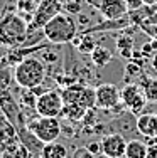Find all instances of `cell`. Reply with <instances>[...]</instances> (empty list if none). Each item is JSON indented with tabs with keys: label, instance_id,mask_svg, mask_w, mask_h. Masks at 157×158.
<instances>
[{
	"label": "cell",
	"instance_id": "obj_1",
	"mask_svg": "<svg viewBox=\"0 0 157 158\" xmlns=\"http://www.w3.org/2000/svg\"><path fill=\"white\" fill-rule=\"evenodd\" d=\"M44 39L54 46L71 44L78 37V24L74 20V15L59 12L42 27Z\"/></svg>",
	"mask_w": 157,
	"mask_h": 158
},
{
	"label": "cell",
	"instance_id": "obj_2",
	"mask_svg": "<svg viewBox=\"0 0 157 158\" xmlns=\"http://www.w3.org/2000/svg\"><path fill=\"white\" fill-rule=\"evenodd\" d=\"M29 37V20L20 14H5L0 19V46L22 47Z\"/></svg>",
	"mask_w": 157,
	"mask_h": 158
},
{
	"label": "cell",
	"instance_id": "obj_3",
	"mask_svg": "<svg viewBox=\"0 0 157 158\" xmlns=\"http://www.w3.org/2000/svg\"><path fill=\"white\" fill-rule=\"evenodd\" d=\"M46 62L39 57H25L14 69V79L22 89H37L46 79Z\"/></svg>",
	"mask_w": 157,
	"mask_h": 158
},
{
	"label": "cell",
	"instance_id": "obj_4",
	"mask_svg": "<svg viewBox=\"0 0 157 158\" xmlns=\"http://www.w3.org/2000/svg\"><path fill=\"white\" fill-rule=\"evenodd\" d=\"M27 128L41 143H52L58 141L61 136V123L58 118H46V116H37L27 123Z\"/></svg>",
	"mask_w": 157,
	"mask_h": 158
},
{
	"label": "cell",
	"instance_id": "obj_5",
	"mask_svg": "<svg viewBox=\"0 0 157 158\" xmlns=\"http://www.w3.org/2000/svg\"><path fill=\"white\" fill-rule=\"evenodd\" d=\"M64 110V98L63 93L49 89L44 91L42 94L37 96L36 101V114L46 116V118H59Z\"/></svg>",
	"mask_w": 157,
	"mask_h": 158
},
{
	"label": "cell",
	"instance_id": "obj_6",
	"mask_svg": "<svg viewBox=\"0 0 157 158\" xmlns=\"http://www.w3.org/2000/svg\"><path fill=\"white\" fill-rule=\"evenodd\" d=\"M63 7H64L63 0H42L39 3V7L36 9L32 19L29 20V34H32V32L39 31L41 27H44L56 14L61 12Z\"/></svg>",
	"mask_w": 157,
	"mask_h": 158
},
{
	"label": "cell",
	"instance_id": "obj_7",
	"mask_svg": "<svg viewBox=\"0 0 157 158\" xmlns=\"http://www.w3.org/2000/svg\"><path fill=\"white\" fill-rule=\"evenodd\" d=\"M63 98H64V104H74V106H81L85 110L95 108V89L88 88V86L71 84L63 91Z\"/></svg>",
	"mask_w": 157,
	"mask_h": 158
},
{
	"label": "cell",
	"instance_id": "obj_8",
	"mask_svg": "<svg viewBox=\"0 0 157 158\" xmlns=\"http://www.w3.org/2000/svg\"><path fill=\"white\" fill-rule=\"evenodd\" d=\"M120 101L132 114H142V111L147 106V99H145L144 93H142L140 86L137 82H130L125 84L120 91Z\"/></svg>",
	"mask_w": 157,
	"mask_h": 158
},
{
	"label": "cell",
	"instance_id": "obj_9",
	"mask_svg": "<svg viewBox=\"0 0 157 158\" xmlns=\"http://www.w3.org/2000/svg\"><path fill=\"white\" fill-rule=\"evenodd\" d=\"M120 89L111 82H105L95 88V106L98 110H117L120 106Z\"/></svg>",
	"mask_w": 157,
	"mask_h": 158
},
{
	"label": "cell",
	"instance_id": "obj_10",
	"mask_svg": "<svg viewBox=\"0 0 157 158\" xmlns=\"http://www.w3.org/2000/svg\"><path fill=\"white\" fill-rule=\"evenodd\" d=\"M102 145V155L107 158H122L125 156V148H127V141L125 136L120 133H110L105 135L100 140Z\"/></svg>",
	"mask_w": 157,
	"mask_h": 158
},
{
	"label": "cell",
	"instance_id": "obj_11",
	"mask_svg": "<svg viewBox=\"0 0 157 158\" xmlns=\"http://www.w3.org/2000/svg\"><path fill=\"white\" fill-rule=\"evenodd\" d=\"M98 12L103 15L105 20H117L125 17L130 10L127 0H103L102 5L98 7Z\"/></svg>",
	"mask_w": 157,
	"mask_h": 158
},
{
	"label": "cell",
	"instance_id": "obj_12",
	"mask_svg": "<svg viewBox=\"0 0 157 158\" xmlns=\"http://www.w3.org/2000/svg\"><path fill=\"white\" fill-rule=\"evenodd\" d=\"M137 131L145 138H157V125H155V113H142L137 116L135 121Z\"/></svg>",
	"mask_w": 157,
	"mask_h": 158
},
{
	"label": "cell",
	"instance_id": "obj_13",
	"mask_svg": "<svg viewBox=\"0 0 157 158\" xmlns=\"http://www.w3.org/2000/svg\"><path fill=\"white\" fill-rule=\"evenodd\" d=\"M17 136H19V133H17L15 125H14L5 114L0 116V146H2V148L10 146L17 140Z\"/></svg>",
	"mask_w": 157,
	"mask_h": 158
},
{
	"label": "cell",
	"instance_id": "obj_14",
	"mask_svg": "<svg viewBox=\"0 0 157 158\" xmlns=\"http://www.w3.org/2000/svg\"><path fill=\"white\" fill-rule=\"evenodd\" d=\"M39 158H68V148L59 141L44 143L41 146Z\"/></svg>",
	"mask_w": 157,
	"mask_h": 158
},
{
	"label": "cell",
	"instance_id": "obj_15",
	"mask_svg": "<svg viewBox=\"0 0 157 158\" xmlns=\"http://www.w3.org/2000/svg\"><path fill=\"white\" fill-rule=\"evenodd\" d=\"M139 86L144 93L147 103H157V77L152 76H142V79L139 81Z\"/></svg>",
	"mask_w": 157,
	"mask_h": 158
},
{
	"label": "cell",
	"instance_id": "obj_16",
	"mask_svg": "<svg viewBox=\"0 0 157 158\" xmlns=\"http://www.w3.org/2000/svg\"><path fill=\"white\" fill-rule=\"evenodd\" d=\"M125 158H149V145L140 140L127 141Z\"/></svg>",
	"mask_w": 157,
	"mask_h": 158
},
{
	"label": "cell",
	"instance_id": "obj_17",
	"mask_svg": "<svg viewBox=\"0 0 157 158\" xmlns=\"http://www.w3.org/2000/svg\"><path fill=\"white\" fill-rule=\"evenodd\" d=\"M89 57H91V61H93V64H95V66L105 67V66H108V62L111 61L113 54H111V51H110L108 47H105V46H96L95 51L89 54Z\"/></svg>",
	"mask_w": 157,
	"mask_h": 158
},
{
	"label": "cell",
	"instance_id": "obj_18",
	"mask_svg": "<svg viewBox=\"0 0 157 158\" xmlns=\"http://www.w3.org/2000/svg\"><path fill=\"white\" fill-rule=\"evenodd\" d=\"M73 42H76L74 46H76V49L81 52V54H91L93 51H95V47L98 46L95 40V37L89 35V34H85V35H81V39H74Z\"/></svg>",
	"mask_w": 157,
	"mask_h": 158
},
{
	"label": "cell",
	"instance_id": "obj_19",
	"mask_svg": "<svg viewBox=\"0 0 157 158\" xmlns=\"http://www.w3.org/2000/svg\"><path fill=\"white\" fill-rule=\"evenodd\" d=\"M117 47H118L120 54H122L125 59L133 57V39H132V37H129V35H122V37H118V40H117Z\"/></svg>",
	"mask_w": 157,
	"mask_h": 158
},
{
	"label": "cell",
	"instance_id": "obj_20",
	"mask_svg": "<svg viewBox=\"0 0 157 158\" xmlns=\"http://www.w3.org/2000/svg\"><path fill=\"white\" fill-rule=\"evenodd\" d=\"M37 0H17V9L22 15H29V20L34 15L36 9L39 7V3H36Z\"/></svg>",
	"mask_w": 157,
	"mask_h": 158
},
{
	"label": "cell",
	"instance_id": "obj_21",
	"mask_svg": "<svg viewBox=\"0 0 157 158\" xmlns=\"http://www.w3.org/2000/svg\"><path fill=\"white\" fill-rule=\"evenodd\" d=\"M130 76H133V79H135V82L139 84V81L142 79V76H144V73H142V69H140V66L139 64H135V62H129L127 64V67H125V82H129V79Z\"/></svg>",
	"mask_w": 157,
	"mask_h": 158
},
{
	"label": "cell",
	"instance_id": "obj_22",
	"mask_svg": "<svg viewBox=\"0 0 157 158\" xmlns=\"http://www.w3.org/2000/svg\"><path fill=\"white\" fill-rule=\"evenodd\" d=\"M64 9L68 10V14H71V15H78L81 12V0H68L64 3Z\"/></svg>",
	"mask_w": 157,
	"mask_h": 158
},
{
	"label": "cell",
	"instance_id": "obj_23",
	"mask_svg": "<svg viewBox=\"0 0 157 158\" xmlns=\"http://www.w3.org/2000/svg\"><path fill=\"white\" fill-rule=\"evenodd\" d=\"M10 79H12V76H10V73L7 69L0 71V93H3V91H7V89H9Z\"/></svg>",
	"mask_w": 157,
	"mask_h": 158
},
{
	"label": "cell",
	"instance_id": "obj_24",
	"mask_svg": "<svg viewBox=\"0 0 157 158\" xmlns=\"http://www.w3.org/2000/svg\"><path fill=\"white\" fill-rule=\"evenodd\" d=\"M73 158H96V155L93 152H89L86 146H81V148H78L76 152H74Z\"/></svg>",
	"mask_w": 157,
	"mask_h": 158
},
{
	"label": "cell",
	"instance_id": "obj_25",
	"mask_svg": "<svg viewBox=\"0 0 157 158\" xmlns=\"http://www.w3.org/2000/svg\"><path fill=\"white\" fill-rule=\"evenodd\" d=\"M127 5H129V10L132 12V10H140L144 3H142V0H127Z\"/></svg>",
	"mask_w": 157,
	"mask_h": 158
},
{
	"label": "cell",
	"instance_id": "obj_26",
	"mask_svg": "<svg viewBox=\"0 0 157 158\" xmlns=\"http://www.w3.org/2000/svg\"><path fill=\"white\" fill-rule=\"evenodd\" d=\"M86 148L89 150V152H93L95 155H98V153H102V145L100 143H89V145H86Z\"/></svg>",
	"mask_w": 157,
	"mask_h": 158
},
{
	"label": "cell",
	"instance_id": "obj_27",
	"mask_svg": "<svg viewBox=\"0 0 157 158\" xmlns=\"http://www.w3.org/2000/svg\"><path fill=\"white\" fill-rule=\"evenodd\" d=\"M83 2H86V3H88V5H91V7H95V9H96V10H98V7H100V5H102V2H103V0H83Z\"/></svg>",
	"mask_w": 157,
	"mask_h": 158
},
{
	"label": "cell",
	"instance_id": "obj_28",
	"mask_svg": "<svg viewBox=\"0 0 157 158\" xmlns=\"http://www.w3.org/2000/svg\"><path fill=\"white\" fill-rule=\"evenodd\" d=\"M142 3H144V7H154L157 5V0H142Z\"/></svg>",
	"mask_w": 157,
	"mask_h": 158
},
{
	"label": "cell",
	"instance_id": "obj_29",
	"mask_svg": "<svg viewBox=\"0 0 157 158\" xmlns=\"http://www.w3.org/2000/svg\"><path fill=\"white\" fill-rule=\"evenodd\" d=\"M152 67H154V69L157 71V54L154 56V59H152Z\"/></svg>",
	"mask_w": 157,
	"mask_h": 158
},
{
	"label": "cell",
	"instance_id": "obj_30",
	"mask_svg": "<svg viewBox=\"0 0 157 158\" xmlns=\"http://www.w3.org/2000/svg\"><path fill=\"white\" fill-rule=\"evenodd\" d=\"M155 125H157V113H155Z\"/></svg>",
	"mask_w": 157,
	"mask_h": 158
},
{
	"label": "cell",
	"instance_id": "obj_31",
	"mask_svg": "<svg viewBox=\"0 0 157 158\" xmlns=\"http://www.w3.org/2000/svg\"><path fill=\"white\" fill-rule=\"evenodd\" d=\"M37 2H42V0H37Z\"/></svg>",
	"mask_w": 157,
	"mask_h": 158
},
{
	"label": "cell",
	"instance_id": "obj_32",
	"mask_svg": "<svg viewBox=\"0 0 157 158\" xmlns=\"http://www.w3.org/2000/svg\"><path fill=\"white\" fill-rule=\"evenodd\" d=\"M96 158H98V156H96Z\"/></svg>",
	"mask_w": 157,
	"mask_h": 158
}]
</instances>
